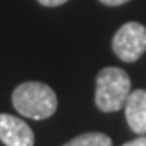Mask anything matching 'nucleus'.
<instances>
[{"label": "nucleus", "mask_w": 146, "mask_h": 146, "mask_svg": "<svg viewBox=\"0 0 146 146\" xmlns=\"http://www.w3.org/2000/svg\"><path fill=\"white\" fill-rule=\"evenodd\" d=\"M13 107L18 114L33 120H44L55 114L57 94L49 84L41 81H25L11 94Z\"/></svg>", "instance_id": "f257e3e1"}, {"label": "nucleus", "mask_w": 146, "mask_h": 146, "mask_svg": "<svg viewBox=\"0 0 146 146\" xmlns=\"http://www.w3.org/2000/svg\"><path fill=\"white\" fill-rule=\"evenodd\" d=\"M131 93L130 76L119 67H106L96 76L94 102L102 112H117Z\"/></svg>", "instance_id": "f03ea898"}, {"label": "nucleus", "mask_w": 146, "mask_h": 146, "mask_svg": "<svg viewBox=\"0 0 146 146\" xmlns=\"http://www.w3.org/2000/svg\"><path fill=\"white\" fill-rule=\"evenodd\" d=\"M112 50L123 62H136L146 52V28L136 21L120 26L112 39Z\"/></svg>", "instance_id": "7ed1b4c3"}, {"label": "nucleus", "mask_w": 146, "mask_h": 146, "mask_svg": "<svg viewBox=\"0 0 146 146\" xmlns=\"http://www.w3.org/2000/svg\"><path fill=\"white\" fill-rule=\"evenodd\" d=\"M0 141L5 146H34V133L25 120L0 114Z\"/></svg>", "instance_id": "20e7f679"}, {"label": "nucleus", "mask_w": 146, "mask_h": 146, "mask_svg": "<svg viewBox=\"0 0 146 146\" xmlns=\"http://www.w3.org/2000/svg\"><path fill=\"white\" fill-rule=\"evenodd\" d=\"M123 107L128 127L138 135H146V91H131Z\"/></svg>", "instance_id": "39448f33"}, {"label": "nucleus", "mask_w": 146, "mask_h": 146, "mask_svg": "<svg viewBox=\"0 0 146 146\" xmlns=\"http://www.w3.org/2000/svg\"><path fill=\"white\" fill-rule=\"evenodd\" d=\"M63 146H112V140L101 131H88L67 141Z\"/></svg>", "instance_id": "423d86ee"}, {"label": "nucleus", "mask_w": 146, "mask_h": 146, "mask_svg": "<svg viewBox=\"0 0 146 146\" xmlns=\"http://www.w3.org/2000/svg\"><path fill=\"white\" fill-rule=\"evenodd\" d=\"M122 146H146V135H140L138 138L128 141V143H125Z\"/></svg>", "instance_id": "0eeeda50"}, {"label": "nucleus", "mask_w": 146, "mask_h": 146, "mask_svg": "<svg viewBox=\"0 0 146 146\" xmlns=\"http://www.w3.org/2000/svg\"><path fill=\"white\" fill-rule=\"evenodd\" d=\"M41 5L44 7H58V5H63V3H67L68 0H37Z\"/></svg>", "instance_id": "6e6552de"}, {"label": "nucleus", "mask_w": 146, "mask_h": 146, "mask_svg": "<svg viewBox=\"0 0 146 146\" xmlns=\"http://www.w3.org/2000/svg\"><path fill=\"white\" fill-rule=\"evenodd\" d=\"M101 3H104V5H109V7H117V5H123L127 2H130V0H99Z\"/></svg>", "instance_id": "1a4fd4ad"}]
</instances>
